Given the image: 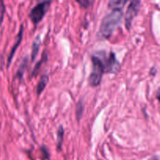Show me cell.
<instances>
[{"label": "cell", "mask_w": 160, "mask_h": 160, "mask_svg": "<svg viewBox=\"0 0 160 160\" xmlns=\"http://www.w3.org/2000/svg\"><path fill=\"white\" fill-rule=\"evenodd\" d=\"M123 18L121 10H112L106 15L100 26V34L105 38H109L118 28Z\"/></svg>", "instance_id": "cell-1"}, {"label": "cell", "mask_w": 160, "mask_h": 160, "mask_svg": "<svg viewBox=\"0 0 160 160\" xmlns=\"http://www.w3.org/2000/svg\"><path fill=\"white\" fill-rule=\"evenodd\" d=\"M92 70L88 78V83L92 87H98L101 84L103 73H105L104 63L100 57L93 56L92 57Z\"/></svg>", "instance_id": "cell-2"}, {"label": "cell", "mask_w": 160, "mask_h": 160, "mask_svg": "<svg viewBox=\"0 0 160 160\" xmlns=\"http://www.w3.org/2000/svg\"><path fill=\"white\" fill-rule=\"evenodd\" d=\"M51 2H39L31 10L29 14V17L31 18V21L34 24H38L39 22L42 20V19L45 17V13L48 10L51 5Z\"/></svg>", "instance_id": "cell-3"}, {"label": "cell", "mask_w": 160, "mask_h": 160, "mask_svg": "<svg viewBox=\"0 0 160 160\" xmlns=\"http://www.w3.org/2000/svg\"><path fill=\"white\" fill-rule=\"evenodd\" d=\"M140 1H132L131 2L129 6L128 7L126 13H125V25L128 30L131 28L133 20L138 13L140 10Z\"/></svg>", "instance_id": "cell-4"}, {"label": "cell", "mask_w": 160, "mask_h": 160, "mask_svg": "<svg viewBox=\"0 0 160 160\" xmlns=\"http://www.w3.org/2000/svg\"><path fill=\"white\" fill-rule=\"evenodd\" d=\"M105 73H117L120 70V63L116 58L114 52H111L108 57L105 59Z\"/></svg>", "instance_id": "cell-5"}, {"label": "cell", "mask_w": 160, "mask_h": 160, "mask_svg": "<svg viewBox=\"0 0 160 160\" xmlns=\"http://www.w3.org/2000/svg\"><path fill=\"white\" fill-rule=\"evenodd\" d=\"M23 24H22L21 26H20V32H19L18 35H17V41H16L15 44H14V45L12 46L10 53H9V57H8V67L10 65L11 61H12V57H13L16 51H17V48H18L19 45H20V42H21L22 37H23Z\"/></svg>", "instance_id": "cell-6"}, {"label": "cell", "mask_w": 160, "mask_h": 160, "mask_svg": "<svg viewBox=\"0 0 160 160\" xmlns=\"http://www.w3.org/2000/svg\"><path fill=\"white\" fill-rule=\"evenodd\" d=\"M48 75H43V76L41 78L40 81H38V84L37 85V94L38 95H40L42 94V92L45 90V87L48 84Z\"/></svg>", "instance_id": "cell-7"}, {"label": "cell", "mask_w": 160, "mask_h": 160, "mask_svg": "<svg viewBox=\"0 0 160 160\" xmlns=\"http://www.w3.org/2000/svg\"><path fill=\"white\" fill-rule=\"evenodd\" d=\"M40 38L37 37L35 40L34 41V42H33L32 47H31V60L32 61H34V59H36V56H37L38 53L39 48H40Z\"/></svg>", "instance_id": "cell-8"}, {"label": "cell", "mask_w": 160, "mask_h": 160, "mask_svg": "<svg viewBox=\"0 0 160 160\" xmlns=\"http://www.w3.org/2000/svg\"><path fill=\"white\" fill-rule=\"evenodd\" d=\"M127 3H128V1H123V0L110 1L109 2V8L112 9V10H121Z\"/></svg>", "instance_id": "cell-9"}, {"label": "cell", "mask_w": 160, "mask_h": 160, "mask_svg": "<svg viewBox=\"0 0 160 160\" xmlns=\"http://www.w3.org/2000/svg\"><path fill=\"white\" fill-rule=\"evenodd\" d=\"M57 148L58 151H60L62 145V142H63V136H64V128L62 126H60L57 131Z\"/></svg>", "instance_id": "cell-10"}, {"label": "cell", "mask_w": 160, "mask_h": 160, "mask_svg": "<svg viewBox=\"0 0 160 160\" xmlns=\"http://www.w3.org/2000/svg\"><path fill=\"white\" fill-rule=\"evenodd\" d=\"M27 65H28V57H25L24 59H23V61H22L20 67H19L18 70H17V77L18 78V79L21 80L22 78H23V73H24L25 70H26Z\"/></svg>", "instance_id": "cell-11"}, {"label": "cell", "mask_w": 160, "mask_h": 160, "mask_svg": "<svg viewBox=\"0 0 160 160\" xmlns=\"http://www.w3.org/2000/svg\"><path fill=\"white\" fill-rule=\"evenodd\" d=\"M46 59H47V54H46V52H44V54L42 55V59H41V60L39 61L38 62H37L36 66L34 67V70H33V72H32V76L33 77L36 76V75L38 74V73L39 70H40L41 66H42V62H45Z\"/></svg>", "instance_id": "cell-12"}, {"label": "cell", "mask_w": 160, "mask_h": 160, "mask_svg": "<svg viewBox=\"0 0 160 160\" xmlns=\"http://www.w3.org/2000/svg\"><path fill=\"white\" fill-rule=\"evenodd\" d=\"M83 112H84V104H83L82 100H80L76 106V116L78 121H79L81 119V117H82Z\"/></svg>", "instance_id": "cell-13"}, {"label": "cell", "mask_w": 160, "mask_h": 160, "mask_svg": "<svg viewBox=\"0 0 160 160\" xmlns=\"http://www.w3.org/2000/svg\"><path fill=\"white\" fill-rule=\"evenodd\" d=\"M5 11H6V7H5L4 2L0 0V25L2 23L3 18H4Z\"/></svg>", "instance_id": "cell-14"}, {"label": "cell", "mask_w": 160, "mask_h": 160, "mask_svg": "<svg viewBox=\"0 0 160 160\" xmlns=\"http://www.w3.org/2000/svg\"><path fill=\"white\" fill-rule=\"evenodd\" d=\"M77 2L83 8H88L90 6V5L92 4V1H88V0H81V1H77Z\"/></svg>", "instance_id": "cell-15"}, {"label": "cell", "mask_w": 160, "mask_h": 160, "mask_svg": "<svg viewBox=\"0 0 160 160\" xmlns=\"http://www.w3.org/2000/svg\"><path fill=\"white\" fill-rule=\"evenodd\" d=\"M156 98H157V99L160 102V88L158 89L157 92H156Z\"/></svg>", "instance_id": "cell-16"}, {"label": "cell", "mask_w": 160, "mask_h": 160, "mask_svg": "<svg viewBox=\"0 0 160 160\" xmlns=\"http://www.w3.org/2000/svg\"><path fill=\"white\" fill-rule=\"evenodd\" d=\"M148 160H159V159H158V158L156 157V156H154V157L151 158V159H148Z\"/></svg>", "instance_id": "cell-17"}]
</instances>
